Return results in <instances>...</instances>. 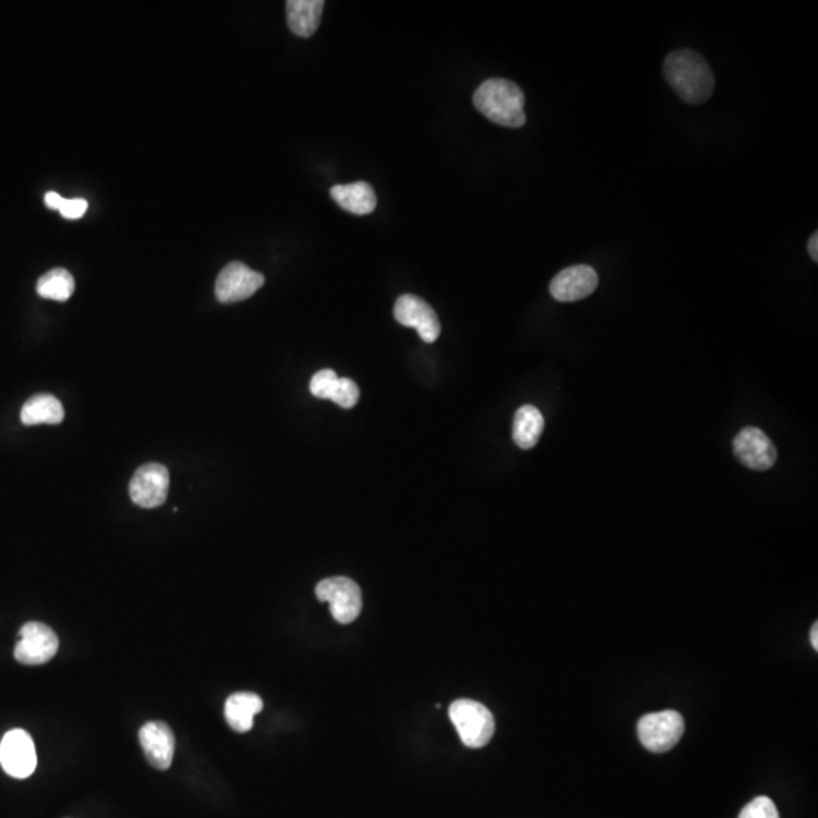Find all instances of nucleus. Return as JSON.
Wrapping results in <instances>:
<instances>
[{"instance_id":"nucleus-1","label":"nucleus","mask_w":818,"mask_h":818,"mask_svg":"<svg viewBox=\"0 0 818 818\" xmlns=\"http://www.w3.org/2000/svg\"><path fill=\"white\" fill-rule=\"evenodd\" d=\"M664 76L685 104H705L714 93L715 79L711 67L694 50H675L667 55Z\"/></svg>"},{"instance_id":"nucleus-2","label":"nucleus","mask_w":818,"mask_h":818,"mask_svg":"<svg viewBox=\"0 0 818 818\" xmlns=\"http://www.w3.org/2000/svg\"><path fill=\"white\" fill-rule=\"evenodd\" d=\"M476 110L503 128H522L526 123L525 94L508 79H487L473 94Z\"/></svg>"},{"instance_id":"nucleus-3","label":"nucleus","mask_w":818,"mask_h":818,"mask_svg":"<svg viewBox=\"0 0 818 818\" xmlns=\"http://www.w3.org/2000/svg\"><path fill=\"white\" fill-rule=\"evenodd\" d=\"M449 717L459 738L470 749L487 746L496 731V723L490 709L475 700H455L450 705Z\"/></svg>"},{"instance_id":"nucleus-4","label":"nucleus","mask_w":818,"mask_h":818,"mask_svg":"<svg viewBox=\"0 0 818 818\" xmlns=\"http://www.w3.org/2000/svg\"><path fill=\"white\" fill-rule=\"evenodd\" d=\"M320 602H328L332 617L341 625H349L360 616L363 609V594L355 581L343 576L323 579L316 587Z\"/></svg>"},{"instance_id":"nucleus-5","label":"nucleus","mask_w":818,"mask_h":818,"mask_svg":"<svg viewBox=\"0 0 818 818\" xmlns=\"http://www.w3.org/2000/svg\"><path fill=\"white\" fill-rule=\"evenodd\" d=\"M685 731V722L678 711H661L644 715L638 722V737L650 752L664 753L676 746Z\"/></svg>"},{"instance_id":"nucleus-6","label":"nucleus","mask_w":818,"mask_h":818,"mask_svg":"<svg viewBox=\"0 0 818 818\" xmlns=\"http://www.w3.org/2000/svg\"><path fill=\"white\" fill-rule=\"evenodd\" d=\"M60 641L54 629L40 622H29L20 629L14 656L26 666H41L57 655Z\"/></svg>"},{"instance_id":"nucleus-7","label":"nucleus","mask_w":818,"mask_h":818,"mask_svg":"<svg viewBox=\"0 0 818 818\" xmlns=\"http://www.w3.org/2000/svg\"><path fill=\"white\" fill-rule=\"evenodd\" d=\"M0 765L16 779H26L35 772L37 752L31 735L23 729L7 732L0 743Z\"/></svg>"},{"instance_id":"nucleus-8","label":"nucleus","mask_w":818,"mask_h":818,"mask_svg":"<svg viewBox=\"0 0 818 818\" xmlns=\"http://www.w3.org/2000/svg\"><path fill=\"white\" fill-rule=\"evenodd\" d=\"M170 487V473L161 464H144L135 472L129 484V496L141 508H157L167 499Z\"/></svg>"},{"instance_id":"nucleus-9","label":"nucleus","mask_w":818,"mask_h":818,"mask_svg":"<svg viewBox=\"0 0 818 818\" xmlns=\"http://www.w3.org/2000/svg\"><path fill=\"white\" fill-rule=\"evenodd\" d=\"M266 278L240 261L229 263L216 282V297L220 303H235L249 299L263 287Z\"/></svg>"},{"instance_id":"nucleus-10","label":"nucleus","mask_w":818,"mask_h":818,"mask_svg":"<svg viewBox=\"0 0 818 818\" xmlns=\"http://www.w3.org/2000/svg\"><path fill=\"white\" fill-rule=\"evenodd\" d=\"M735 458L747 469L765 472L778 461V449L761 429L744 428L734 440Z\"/></svg>"},{"instance_id":"nucleus-11","label":"nucleus","mask_w":818,"mask_h":818,"mask_svg":"<svg viewBox=\"0 0 818 818\" xmlns=\"http://www.w3.org/2000/svg\"><path fill=\"white\" fill-rule=\"evenodd\" d=\"M394 317L400 325L414 328L425 343H435L440 337L441 325L431 306L413 294H403L394 305Z\"/></svg>"},{"instance_id":"nucleus-12","label":"nucleus","mask_w":818,"mask_h":818,"mask_svg":"<svg viewBox=\"0 0 818 818\" xmlns=\"http://www.w3.org/2000/svg\"><path fill=\"white\" fill-rule=\"evenodd\" d=\"M599 278L593 267L579 264L559 272L550 282V294L558 302H578L596 291Z\"/></svg>"},{"instance_id":"nucleus-13","label":"nucleus","mask_w":818,"mask_h":818,"mask_svg":"<svg viewBox=\"0 0 818 818\" xmlns=\"http://www.w3.org/2000/svg\"><path fill=\"white\" fill-rule=\"evenodd\" d=\"M144 755L152 767L158 770L170 769L175 755V734L167 723L149 722L138 732Z\"/></svg>"},{"instance_id":"nucleus-14","label":"nucleus","mask_w":818,"mask_h":818,"mask_svg":"<svg viewBox=\"0 0 818 818\" xmlns=\"http://www.w3.org/2000/svg\"><path fill=\"white\" fill-rule=\"evenodd\" d=\"M285 8L288 28L293 34L302 38H310L316 34L325 10L323 0H288Z\"/></svg>"},{"instance_id":"nucleus-15","label":"nucleus","mask_w":818,"mask_h":818,"mask_svg":"<svg viewBox=\"0 0 818 818\" xmlns=\"http://www.w3.org/2000/svg\"><path fill=\"white\" fill-rule=\"evenodd\" d=\"M331 197L344 211L356 214V216H367L373 213L378 203L372 185L364 181L334 185L331 188Z\"/></svg>"},{"instance_id":"nucleus-16","label":"nucleus","mask_w":818,"mask_h":818,"mask_svg":"<svg viewBox=\"0 0 818 818\" xmlns=\"http://www.w3.org/2000/svg\"><path fill=\"white\" fill-rule=\"evenodd\" d=\"M263 699L258 694L235 693L226 700L225 719L234 731L247 732L253 728V719L263 711Z\"/></svg>"},{"instance_id":"nucleus-17","label":"nucleus","mask_w":818,"mask_h":818,"mask_svg":"<svg viewBox=\"0 0 818 818\" xmlns=\"http://www.w3.org/2000/svg\"><path fill=\"white\" fill-rule=\"evenodd\" d=\"M20 419L26 426L60 425L64 420V408L57 397L37 394L23 405Z\"/></svg>"},{"instance_id":"nucleus-18","label":"nucleus","mask_w":818,"mask_h":818,"mask_svg":"<svg viewBox=\"0 0 818 818\" xmlns=\"http://www.w3.org/2000/svg\"><path fill=\"white\" fill-rule=\"evenodd\" d=\"M544 431V417L540 409L525 405L517 409L514 416L513 440L520 449L529 450L537 446Z\"/></svg>"},{"instance_id":"nucleus-19","label":"nucleus","mask_w":818,"mask_h":818,"mask_svg":"<svg viewBox=\"0 0 818 818\" xmlns=\"http://www.w3.org/2000/svg\"><path fill=\"white\" fill-rule=\"evenodd\" d=\"M37 293L43 299L66 302L75 293V278L66 269L50 270L38 279Z\"/></svg>"},{"instance_id":"nucleus-20","label":"nucleus","mask_w":818,"mask_h":818,"mask_svg":"<svg viewBox=\"0 0 818 818\" xmlns=\"http://www.w3.org/2000/svg\"><path fill=\"white\" fill-rule=\"evenodd\" d=\"M328 399L337 403L341 408H353L360 400V388L352 379L338 378L329 391Z\"/></svg>"},{"instance_id":"nucleus-21","label":"nucleus","mask_w":818,"mask_h":818,"mask_svg":"<svg viewBox=\"0 0 818 818\" xmlns=\"http://www.w3.org/2000/svg\"><path fill=\"white\" fill-rule=\"evenodd\" d=\"M738 818H779V812L770 797L759 796L744 806Z\"/></svg>"},{"instance_id":"nucleus-22","label":"nucleus","mask_w":818,"mask_h":818,"mask_svg":"<svg viewBox=\"0 0 818 818\" xmlns=\"http://www.w3.org/2000/svg\"><path fill=\"white\" fill-rule=\"evenodd\" d=\"M337 379L338 376L334 370H320V372H317L316 375L313 376V379H311L310 391L317 399H328L329 391H331L332 385H334Z\"/></svg>"},{"instance_id":"nucleus-23","label":"nucleus","mask_w":818,"mask_h":818,"mask_svg":"<svg viewBox=\"0 0 818 818\" xmlns=\"http://www.w3.org/2000/svg\"><path fill=\"white\" fill-rule=\"evenodd\" d=\"M88 203L85 199H64L60 213L64 219L78 220L87 213Z\"/></svg>"},{"instance_id":"nucleus-24","label":"nucleus","mask_w":818,"mask_h":818,"mask_svg":"<svg viewBox=\"0 0 818 818\" xmlns=\"http://www.w3.org/2000/svg\"><path fill=\"white\" fill-rule=\"evenodd\" d=\"M64 197H61L60 194L55 193V191H49L44 196V203H46V207L49 210H58L60 211L61 205H63Z\"/></svg>"},{"instance_id":"nucleus-25","label":"nucleus","mask_w":818,"mask_h":818,"mask_svg":"<svg viewBox=\"0 0 818 818\" xmlns=\"http://www.w3.org/2000/svg\"><path fill=\"white\" fill-rule=\"evenodd\" d=\"M808 252H809V257H811L812 260H814L815 263H817V260H818V234H817V232H814V234L811 235V238H809Z\"/></svg>"},{"instance_id":"nucleus-26","label":"nucleus","mask_w":818,"mask_h":818,"mask_svg":"<svg viewBox=\"0 0 818 818\" xmlns=\"http://www.w3.org/2000/svg\"><path fill=\"white\" fill-rule=\"evenodd\" d=\"M811 644L814 646V649H818V625L815 623L814 628L811 631Z\"/></svg>"}]
</instances>
